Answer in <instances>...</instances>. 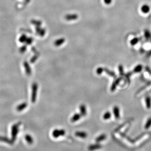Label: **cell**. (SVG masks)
Returning a JSON list of instances; mask_svg holds the SVG:
<instances>
[{
    "instance_id": "cell-1",
    "label": "cell",
    "mask_w": 151,
    "mask_h": 151,
    "mask_svg": "<svg viewBox=\"0 0 151 151\" xmlns=\"http://www.w3.org/2000/svg\"><path fill=\"white\" fill-rule=\"evenodd\" d=\"M65 134V131L64 129H55L52 132V136L54 138H57L59 137L64 136Z\"/></svg>"
},
{
    "instance_id": "cell-2",
    "label": "cell",
    "mask_w": 151,
    "mask_h": 151,
    "mask_svg": "<svg viewBox=\"0 0 151 151\" xmlns=\"http://www.w3.org/2000/svg\"><path fill=\"white\" fill-rule=\"evenodd\" d=\"M20 123L16 124L12 126L11 128V134H12V138L13 141H14L16 139V136L18 134L19 132V126Z\"/></svg>"
},
{
    "instance_id": "cell-3",
    "label": "cell",
    "mask_w": 151,
    "mask_h": 151,
    "mask_svg": "<svg viewBox=\"0 0 151 151\" xmlns=\"http://www.w3.org/2000/svg\"><path fill=\"white\" fill-rule=\"evenodd\" d=\"M37 89H38V86L37 83H34L33 86H32V96H31V101L33 102H34L36 99Z\"/></svg>"
},
{
    "instance_id": "cell-4",
    "label": "cell",
    "mask_w": 151,
    "mask_h": 151,
    "mask_svg": "<svg viewBox=\"0 0 151 151\" xmlns=\"http://www.w3.org/2000/svg\"><path fill=\"white\" fill-rule=\"evenodd\" d=\"M102 147V146L100 144L96 143V144H94L89 145L88 147V149L89 151H94L100 149Z\"/></svg>"
},
{
    "instance_id": "cell-5",
    "label": "cell",
    "mask_w": 151,
    "mask_h": 151,
    "mask_svg": "<svg viewBox=\"0 0 151 151\" xmlns=\"http://www.w3.org/2000/svg\"><path fill=\"white\" fill-rule=\"evenodd\" d=\"M121 80H122V79L121 78H118L117 79H116L114 81V82L113 83L111 86V88H110V90L112 92H113L115 90V89H116V87H117V86L119 84V83H120Z\"/></svg>"
},
{
    "instance_id": "cell-6",
    "label": "cell",
    "mask_w": 151,
    "mask_h": 151,
    "mask_svg": "<svg viewBox=\"0 0 151 151\" xmlns=\"http://www.w3.org/2000/svg\"><path fill=\"white\" fill-rule=\"evenodd\" d=\"M75 136L78 137H80L81 138H85L87 137V133H86L85 132H83V131H78L75 132Z\"/></svg>"
},
{
    "instance_id": "cell-7",
    "label": "cell",
    "mask_w": 151,
    "mask_h": 151,
    "mask_svg": "<svg viewBox=\"0 0 151 151\" xmlns=\"http://www.w3.org/2000/svg\"><path fill=\"white\" fill-rule=\"evenodd\" d=\"M113 112L116 119H119L120 118V109L118 106H114L113 109Z\"/></svg>"
},
{
    "instance_id": "cell-8",
    "label": "cell",
    "mask_w": 151,
    "mask_h": 151,
    "mask_svg": "<svg viewBox=\"0 0 151 151\" xmlns=\"http://www.w3.org/2000/svg\"><path fill=\"white\" fill-rule=\"evenodd\" d=\"M79 109H80V115L82 116H85L86 115V114H87V112H86V106L82 104L81 105L79 106Z\"/></svg>"
},
{
    "instance_id": "cell-9",
    "label": "cell",
    "mask_w": 151,
    "mask_h": 151,
    "mask_svg": "<svg viewBox=\"0 0 151 151\" xmlns=\"http://www.w3.org/2000/svg\"><path fill=\"white\" fill-rule=\"evenodd\" d=\"M65 18L68 21H71L77 19L78 16L77 14H68L66 15Z\"/></svg>"
},
{
    "instance_id": "cell-10",
    "label": "cell",
    "mask_w": 151,
    "mask_h": 151,
    "mask_svg": "<svg viewBox=\"0 0 151 151\" xmlns=\"http://www.w3.org/2000/svg\"><path fill=\"white\" fill-rule=\"evenodd\" d=\"M65 41V39L63 38H61L56 40L54 42V45L56 46H60L63 44Z\"/></svg>"
},
{
    "instance_id": "cell-11",
    "label": "cell",
    "mask_w": 151,
    "mask_h": 151,
    "mask_svg": "<svg viewBox=\"0 0 151 151\" xmlns=\"http://www.w3.org/2000/svg\"><path fill=\"white\" fill-rule=\"evenodd\" d=\"M106 138V134L105 133H103V134H101L100 136L97 137L95 140H96V142L99 143V142H100L102 141H104V140H105Z\"/></svg>"
},
{
    "instance_id": "cell-12",
    "label": "cell",
    "mask_w": 151,
    "mask_h": 151,
    "mask_svg": "<svg viewBox=\"0 0 151 151\" xmlns=\"http://www.w3.org/2000/svg\"><path fill=\"white\" fill-rule=\"evenodd\" d=\"M150 10V8L149 6L147 4H144L142 5L141 8V11L142 13L144 14L148 13L149 12Z\"/></svg>"
},
{
    "instance_id": "cell-13",
    "label": "cell",
    "mask_w": 151,
    "mask_h": 151,
    "mask_svg": "<svg viewBox=\"0 0 151 151\" xmlns=\"http://www.w3.org/2000/svg\"><path fill=\"white\" fill-rule=\"evenodd\" d=\"M81 116L82 115H80V114H79V113H76V114H75L71 118V121L73 123H74L75 122L78 121L80 119Z\"/></svg>"
},
{
    "instance_id": "cell-14",
    "label": "cell",
    "mask_w": 151,
    "mask_h": 151,
    "mask_svg": "<svg viewBox=\"0 0 151 151\" xmlns=\"http://www.w3.org/2000/svg\"><path fill=\"white\" fill-rule=\"evenodd\" d=\"M145 103L146 107L148 109H151V99L149 96H147L145 98Z\"/></svg>"
},
{
    "instance_id": "cell-15",
    "label": "cell",
    "mask_w": 151,
    "mask_h": 151,
    "mask_svg": "<svg viewBox=\"0 0 151 151\" xmlns=\"http://www.w3.org/2000/svg\"><path fill=\"white\" fill-rule=\"evenodd\" d=\"M25 139L27 143L29 144H31L34 142V139L30 134H26L25 136Z\"/></svg>"
},
{
    "instance_id": "cell-16",
    "label": "cell",
    "mask_w": 151,
    "mask_h": 151,
    "mask_svg": "<svg viewBox=\"0 0 151 151\" xmlns=\"http://www.w3.org/2000/svg\"><path fill=\"white\" fill-rule=\"evenodd\" d=\"M143 69V66L141 64H138L137 65V66H136V67H134V68L133 69V72L134 73H140L141 72L142 70Z\"/></svg>"
},
{
    "instance_id": "cell-17",
    "label": "cell",
    "mask_w": 151,
    "mask_h": 151,
    "mask_svg": "<svg viewBox=\"0 0 151 151\" xmlns=\"http://www.w3.org/2000/svg\"><path fill=\"white\" fill-rule=\"evenodd\" d=\"M104 71L106 74L109 75V76H111L112 77H114V78L116 77V74L114 72H113V71H110L107 68H104Z\"/></svg>"
},
{
    "instance_id": "cell-18",
    "label": "cell",
    "mask_w": 151,
    "mask_h": 151,
    "mask_svg": "<svg viewBox=\"0 0 151 151\" xmlns=\"http://www.w3.org/2000/svg\"><path fill=\"white\" fill-rule=\"evenodd\" d=\"M111 116V114L110 112L109 111H106L104 114L102 118H103L104 120H109Z\"/></svg>"
},
{
    "instance_id": "cell-19",
    "label": "cell",
    "mask_w": 151,
    "mask_h": 151,
    "mask_svg": "<svg viewBox=\"0 0 151 151\" xmlns=\"http://www.w3.org/2000/svg\"><path fill=\"white\" fill-rule=\"evenodd\" d=\"M139 38L137 37H134L133 38H132L131 41H130V44L132 46H134L136 44H137V43L139 42Z\"/></svg>"
},
{
    "instance_id": "cell-20",
    "label": "cell",
    "mask_w": 151,
    "mask_h": 151,
    "mask_svg": "<svg viewBox=\"0 0 151 151\" xmlns=\"http://www.w3.org/2000/svg\"><path fill=\"white\" fill-rule=\"evenodd\" d=\"M151 126V117L149 118L145 125V128L148 129Z\"/></svg>"
},
{
    "instance_id": "cell-21",
    "label": "cell",
    "mask_w": 151,
    "mask_h": 151,
    "mask_svg": "<svg viewBox=\"0 0 151 151\" xmlns=\"http://www.w3.org/2000/svg\"><path fill=\"white\" fill-rule=\"evenodd\" d=\"M144 36L146 39H149L151 36L150 32L148 30H145L144 32Z\"/></svg>"
},
{
    "instance_id": "cell-22",
    "label": "cell",
    "mask_w": 151,
    "mask_h": 151,
    "mask_svg": "<svg viewBox=\"0 0 151 151\" xmlns=\"http://www.w3.org/2000/svg\"><path fill=\"white\" fill-rule=\"evenodd\" d=\"M26 107V103H24L23 104H22L21 105H20L18 108H17V110L18 111H22V110H23Z\"/></svg>"
},
{
    "instance_id": "cell-23",
    "label": "cell",
    "mask_w": 151,
    "mask_h": 151,
    "mask_svg": "<svg viewBox=\"0 0 151 151\" xmlns=\"http://www.w3.org/2000/svg\"><path fill=\"white\" fill-rule=\"evenodd\" d=\"M104 68H102V67H99L97 69V70H96V72H97V74H98V75H100L101 74L102 72H104Z\"/></svg>"
},
{
    "instance_id": "cell-24",
    "label": "cell",
    "mask_w": 151,
    "mask_h": 151,
    "mask_svg": "<svg viewBox=\"0 0 151 151\" xmlns=\"http://www.w3.org/2000/svg\"><path fill=\"white\" fill-rule=\"evenodd\" d=\"M118 69L119 71V73L120 75H124V69L123 66L122 65H120L118 66Z\"/></svg>"
},
{
    "instance_id": "cell-25",
    "label": "cell",
    "mask_w": 151,
    "mask_h": 151,
    "mask_svg": "<svg viewBox=\"0 0 151 151\" xmlns=\"http://www.w3.org/2000/svg\"><path fill=\"white\" fill-rule=\"evenodd\" d=\"M38 34L41 36H44L46 34V30L45 29H41Z\"/></svg>"
},
{
    "instance_id": "cell-26",
    "label": "cell",
    "mask_w": 151,
    "mask_h": 151,
    "mask_svg": "<svg viewBox=\"0 0 151 151\" xmlns=\"http://www.w3.org/2000/svg\"><path fill=\"white\" fill-rule=\"evenodd\" d=\"M0 141H5L6 142H8V143H10L9 142V140L6 138H4V137H1L0 136Z\"/></svg>"
},
{
    "instance_id": "cell-27",
    "label": "cell",
    "mask_w": 151,
    "mask_h": 151,
    "mask_svg": "<svg viewBox=\"0 0 151 151\" xmlns=\"http://www.w3.org/2000/svg\"><path fill=\"white\" fill-rule=\"evenodd\" d=\"M105 2L106 4H109L111 2V0H105Z\"/></svg>"
}]
</instances>
